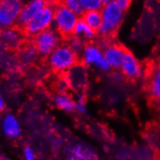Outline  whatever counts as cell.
<instances>
[{"label": "cell", "instance_id": "6da1fadb", "mask_svg": "<svg viewBox=\"0 0 160 160\" xmlns=\"http://www.w3.org/2000/svg\"><path fill=\"white\" fill-rule=\"evenodd\" d=\"M102 17V25L98 30L97 33L102 37H110L118 29L124 19L123 10L118 7L115 2L104 5L101 10Z\"/></svg>", "mask_w": 160, "mask_h": 160}, {"label": "cell", "instance_id": "7a4b0ae2", "mask_svg": "<svg viewBox=\"0 0 160 160\" xmlns=\"http://www.w3.org/2000/svg\"><path fill=\"white\" fill-rule=\"evenodd\" d=\"M78 59L68 43H62L48 57L47 62L55 72L66 73L78 63Z\"/></svg>", "mask_w": 160, "mask_h": 160}, {"label": "cell", "instance_id": "3957f363", "mask_svg": "<svg viewBox=\"0 0 160 160\" xmlns=\"http://www.w3.org/2000/svg\"><path fill=\"white\" fill-rule=\"evenodd\" d=\"M80 19V16L65 7L61 3H58L55 6L53 28L62 37L69 38L73 35L74 28Z\"/></svg>", "mask_w": 160, "mask_h": 160}, {"label": "cell", "instance_id": "277c9868", "mask_svg": "<svg viewBox=\"0 0 160 160\" xmlns=\"http://www.w3.org/2000/svg\"><path fill=\"white\" fill-rule=\"evenodd\" d=\"M55 6L56 5L47 3V6L23 27L26 35L34 38L40 32L52 28L54 18Z\"/></svg>", "mask_w": 160, "mask_h": 160}, {"label": "cell", "instance_id": "5b68a950", "mask_svg": "<svg viewBox=\"0 0 160 160\" xmlns=\"http://www.w3.org/2000/svg\"><path fill=\"white\" fill-rule=\"evenodd\" d=\"M61 36L53 28L40 32L34 37L33 45L37 49L39 56L48 58L61 44Z\"/></svg>", "mask_w": 160, "mask_h": 160}, {"label": "cell", "instance_id": "8992f818", "mask_svg": "<svg viewBox=\"0 0 160 160\" xmlns=\"http://www.w3.org/2000/svg\"><path fill=\"white\" fill-rule=\"evenodd\" d=\"M80 57L84 66L92 67L102 72L110 71V66L106 61L103 50L99 45L94 43L87 44Z\"/></svg>", "mask_w": 160, "mask_h": 160}, {"label": "cell", "instance_id": "52a82bcc", "mask_svg": "<svg viewBox=\"0 0 160 160\" xmlns=\"http://www.w3.org/2000/svg\"><path fill=\"white\" fill-rule=\"evenodd\" d=\"M23 5L22 0H0V27L10 28L17 23Z\"/></svg>", "mask_w": 160, "mask_h": 160}, {"label": "cell", "instance_id": "ba28073f", "mask_svg": "<svg viewBox=\"0 0 160 160\" xmlns=\"http://www.w3.org/2000/svg\"><path fill=\"white\" fill-rule=\"evenodd\" d=\"M70 89L77 94H83L88 85V76L86 66L83 63H77L65 73Z\"/></svg>", "mask_w": 160, "mask_h": 160}, {"label": "cell", "instance_id": "9c48e42d", "mask_svg": "<svg viewBox=\"0 0 160 160\" xmlns=\"http://www.w3.org/2000/svg\"><path fill=\"white\" fill-rule=\"evenodd\" d=\"M120 70L125 78L131 80L140 78L143 74V68L139 60L133 53L128 50L125 52Z\"/></svg>", "mask_w": 160, "mask_h": 160}, {"label": "cell", "instance_id": "30bf717a", "mask_svg": "<svg viewBox=\"0 0 160 160\" xmlns=\"http://www.w3.org/2000/svg\"><path fill=\"white\" fill-rule=\"evenodd\" d=\"M47 4L46 0H29L24 3L17 21L18 25L23 28L31 19H33L36 15L47 6Z\"/></svg>", "mask_w": 160, "mask_h": 160}, {"label": "cell", "instance_id": "8fae6325", "mask_svg": "<svg viewBox=\"0 0 160 160\" xmlns=\"http://www.w3.org/2000/svg\"><path fill=\"white\" fill-rule=\"evenodd\" d=\"M126 49L118 43H111L103 50L104 58L111 69H120Z\"/></svg>", "mask_w": 160, "mask_h": 160}, {"label": "cell", "instance_id": "7c38bea8", "mask_svg": "<svg viewBox=\"0 0 160 160\" xmlns=\"http://www.w3.org/2000/svg\"><path fill=\"white\" fill-rule=\"evenodd\" d=\"M2 131L9 138H17L22 133L20 123L18 118L12 114H6L1 123Z\"/></svg>", "mask_w": 160, "mask_h": 160}, {"label": "cell", "instance_id": "4fadbf2b", "mask_svg": "<svg viewBox=\"0 0 160 160\" xmlns=\"http://www.w3.org/2000/svg\"><path fill=\"white\" fill-rule=\"evenodd\" d=\"M68 160H98V158L90 147L78 143L68 149Z\"/></svg>", "mask_w": 160, "mask_h": 160}, {"label": "cell", "instance_id": "5bb4252c", "mask_svg": "<svg viewBox=\"0 0 160 160\" xmlns=\"http://www.w3.org/2000/svg\"><path fill=\"white\" fill-rule=\"evenodd\" d=\"M53 103L57 108L65 112H73L75 111L76 101L68 92H58L53 96Z\"/></svg>", "mask_w": 160, "mask_h": 160}, {"label": "cell", "instance_id": "9a60e30c", "mask_svg": "<svg viewBox=\"0 0 160 160\" xmlns=\"http://www.w3.org/2000/svg\"><path fill=\"white\" fill-rule=\"evenodd\" d=\"M148 93L155 99L160 98V66L153 68L148 81Z\"/></svg>", "mask_w": 160, "mask_h": 160}, {"label": "cell", "instance_id": "2e32d148", "mask_svg": "<svg viewBox=\"0 0 160 160\" xmlns=\"http://www.w3.org/2000/svg\"><path fill=\"white\" fill-rule=\"evenodd\" d=\"M73 35L83 39L84 40H91L96 37L97 32L91 29L90 27H88L85 23V22L81 18L77 23L76 27H75Z\"/></svg>", "mask_w": 160, "mask_h": 160}, {"label": "cell", "instance_id": "e0dca14e", "mask_svg": "<svg viewBox=\"0 0 160 160\" xmlns=\"http://www.w3.org/2000/svg\"><path fill=\"white\" fill-rule=\"evenodd\" d=\"M1 37L3 42L10 47H17L22 41L20 32L12 28L5 29L2 32Z\"/></svg>", "mask_w": 160, "mask_h": 160}, {"label": "cell", "instance_id": "ac0fdd59", "mask_svg": "<svg viewBox=\"0 0 160 160\" xmlns=\"http://www.w3.org/2000/svg\"><path fill=\"white\" fill-rule=\"evenodd\" d=\"M81 19L85 22L88 27L98 32L102 22V17L101 11H88L85 12L81 16Z\"/></svg>", "mask_w": 160, "mask_h": 160}, {"label": "cell", "instance_id": "d6986e66", "mask_svg": "<svg viewBox=\"0 0 160 160\" xmlns=\"http://www.w3.org/2000/svg\"><path fill=\"white\" fill-rule=\"evenodd\" d=\"M38 56L39 53L34 45L27 46L21 51L20 60L23 64L29 65L37 60Z\"/></svg>", "mask_w": 160, "mask_h": 160}, {"label": "cell", "instance_id": "ffe728a7", "mask_svg": "<svg viewBox=\"0 0 160 160\" xmlns=\"http://www.w3.org/2000/svg\"><path fill=\"white\" fill-rule=\"evenodd\" d=\"M68 40H68V44L69 45V47H71V50H72L78 57L81 56L83 50H84V47H85L84 40L80 38V37H76V36L74 35L69 37Z\"/></svg>", "mask_w": 160, "mask_h": 160}, {"label": "cell", "instance_id": "44dd1931", "mask_svg": "<svg viewBox=\"0 0 160 160\" xmlns=\"http://www.w3.org/2000/svg\"><path fill=\"white\" fill-rule=\"evenodd\" d=\"M60 3H61L63 6L68 8L78 16L81 17L84 15L85 11L84 10L83 7L81 6L79 0H60Z\"/></svg>", "mask_w": 160, "mask_h": 160}, {"label": "cell", "instance_id": "7402d4cb", "mask_svg": "<svg viewBox=\"0 0 160 160\" xmlns=\"http://www.w3.org/2000/svg\"><path fill=\"white\" fill-rule=\"evenodd\" d=\"M79 2L85 12L101 11L104 6L101 0H79Z\"/></svg>", "mask_w": 160, "mask_h": 160}, {"label": "cell", "instance_id": "603a6c76", "mask_svg": "<svg viewBox=\"0 0 160 160\" xmlns=\"http://www.w3.org/2000/svg\"><path fill=\"white\" fill-rule=\"evenodd\" d=\"M76 105H75V112L81 115H85L87 112V105H86V100L84 94H77Z\"/></svg>", "mask_w": 160, "mask_h": 160}, {"label": "cell", "instance_id": "cb8c5ba5", "mask_svg": "<svg viewBox=\"0 0 160 160\" xmlns=\"http://www.w3.org/2000/svg\"><path fill=\"white\" fill-rule=\"evenodd\" d=\"M57 89L58 90V92H68V90L70 89L69 84L65 77L60 78L57 82Z\"/></svg>", "mask_w": 160, "mask_h": 160}, {"label": "cell", "instance_id": "d4e9b609", "mask_svg": "<svg viewBox=\"0 0 160 160\" xmlns=\"http://www.w3.org/2000/svg\"><path fill=\"white\" fill-rule=\"evenodd\" d=\"M23 157L24 160H37L35 152L33 148L30 146L25 147L23 150Z\"/></svg>", "mask_w": 160, "mask_h": 160}, {"label": "cell", "instance_id": "484cf974", "mask_svg": "<svg viewBox=\"0 0 160 160\" xmlns=\"http://www.w3.org/2000/svg\"><path fill=\"white\" fill-rule=\"evenodd\" d=\"M114 2L116 3L122 10L125 12L129 8L132 0H114Z\"/></svg>", "mask_w": 160, "mask_h": 160}, {"label": "cell", "instance_id": "4316f807", "mask_svg": "<svg viewBox=\"0 0 160 160\" xmlns=\"http://www.w3.org/2000/svg\"><path fill=\"white\" fill-rule=\"evenodd\" d=\"M111 43H112L109 41L108 38H107V37H103L102 41L100 42L99 46H100V47L102 49V50H104V48H106L107 47H108Z\"/></svg>", "mask_w": 160, "mask_h": 160}, {"label": "cell", "instance_id": "83f0119b", "mask_svg": "<svg viewBox=\"0 0 160 160\" xmlns=\"http://www.w3.org/2000/svg\"><path fill=\"white\" fill-rule=\"evenodd\" d=\"M5 106H6V103H5L4 98H3L2 95L0 93V111H3L5 108Z\"/></svg>", "mask_w": 160, "mask_h": 160}, {"label": "cell", "instance_id": "f1b7e54d", "mask_svg": "<svg viewBox=\"0 0 160 160\" xmlns=\"http://www.w3.org/2000/svg\"><path fill=\"white\" fill-rule=\"evenodd\" d=\"M153 104H154L155 108H156L157 111H159V112H160V98L155 99Z\"/></svg>", "mask_w": 160, "mask_h": 160}, {"label": "cell", "instance_id": "f546056e", "mask_svg": "<svg viewBox=\"0 0 160 160\" xmlns=\"http://www.w3.org/2000/svg\"><path fill=\"white\" fill-rule=\"evenodd\" d=\"M48 4H53V5H57L58 3H60V0H46Z\"/></svg>", "mask_w": 160, "mask_h": 160}, {"label": "cell", "instance_id": "4dcf8cb0", "mask_svg": "<svg viewBox=\"0 0 160 160\" xmlns=\"http://www.w3.org/2000/svg\"><path fill=\"white\" fill-rule=\"evenodd\" d=\"M101 1H102V4L104 6V5L109 4V3H111V2H113L114 0H101Z\"/></svg>", "mask_w": 160, "mask_h": 160}]
</instances>
